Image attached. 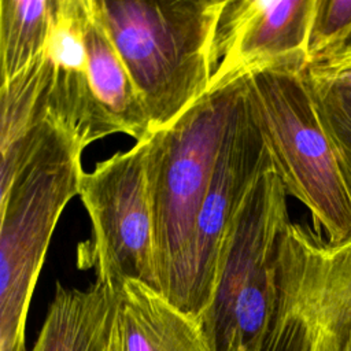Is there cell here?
Here are the masks:
<instances>
[{
	"instance_id": "6da1fadb",
	"label": "cell",
	"mask_w": 351,
	"mask_h": 351,
	"mask_svg": "<svg viewBox=\"0 0 351 351\" xmlns=\"http://www.w3.org/2000/svg\"><path fill=\"white\" fill-rule=\"evenodd\" d=\"M247 74L248 70L240 69L214 78L208 90L186 111L147 138L145 167L154 221L156 291L197 319V217L226 128L245 90Z\"/></svg>"
},
{
	"instance_id": "7a4b0ae2",
	"label": "cell",
	"mask_w": 351,
	"mask_h": 351,
	"mask_svg": "<svg viewBox=\"0 0 351 351\" xmlns=\"http://www.w3.org/2000/svg\"><path fill=\"white\" fill-rule=\"evenodd\" d=\"M84 148L48 114L0 149V351H26L29 304L58 219L80 193Z\"/></svg>"
},
{
	"instance_id": "3957f363",
	"label": "cell",
	"mask_w": 351,
	"mask_h": 351,
	"mask_svg": "<svg viewBox=\"0 0 351 351\" xmlns=\"http://www.w3.org/2000/svg\"><path fill=\"white\" fill-rule=\"evenodd\" d=\"M123 60L152 132L211 85V41L223 0H92Z\"/></svg>"
},
{
	"instance_id": "277c9868",
	"label": "cell",
	"mask_w": 351,
	"mask_h": 351,
	"mask_svg": "<svg viewBox=\"0 0 351 351\" xmlns=\"http://www.w3.org/2000/svg\"><path fill=\"white\" fill-rule=\"evenodd\" d=\"M303 71L251 70L245 96L287 195L310 211L317 233L343 245L351 241V180L321 122Z\"/></svg>"
},
{
	"instance_id": "5b68a950",
	"label": "cell",
	"mask_w": 351,
	"mask_h": 351,
	"mask_svg": "<svg viewBox=\"0 0 351 351\" xmlns=\"http://www.w3.org/2000/svg\"><path fill=\"white\" fill-rule=\"evenodd\" d=\"M287 192L273 171L250 191L221 251L211 302L200 322L213 351H261L277 299Z\"/></svg>"
},
{
	"instance_id": "8992f818",
	"label": "cell",
	"mask_w": 351,
	"mask_h": 351,
	"mask_svg": "<svg viewBox=\"0 0 351 351\" xmlns=\"http://www.w3.org/2000/svg\"><path fill=\"white\" fill-rule=\"evenodd\" d=\"M351 341V241L303 223L284 236L277 299L261 351H344Z\"/></svg>"
},
{
	"instance_id": "52a82bcc",
	"label": "cell",
	"mask_w": 351,
	"mask_h": 351,
	"mask_svg": "<svg viewBox=\"0 0 351 351\" xmlns=\"http://www.w3.org/2000/svg\"><path fill=\"white\" fill-rule=\"evenodd\" d=\"M147 140L119 151L82 174L80 193L92 237L80 245V267L119 292L126 281L156 291L154 221L147 184Z\"/></svg>"
},
{
	"instance_id": "ba28073f",
	"label": "cell",
	"mask_w": 351,
	"mask_h": 351,
	"mask_svg": "<svg viewBox=\"0 0 351 351\" xmlns=\"http://www.w3.org/2000/svg\"><path fill=\"white\" fill-rule=\"evenodd\" d=\"M270 169L271 160L244 90L226 128L197 217L195 300L199 319L213 298L223 243L250 191Z\"/></svg>"
},
{
	"instance_id": "9c48e42d",
	"label": "cell",
	"mask_w": 351,
	"mask_h": 351,
	"mask_svg": "<svg viewBox=\"0 0 351 351\" xmlns=\"http://www.w3.org/2000/svg\"><path fill=\"white\" fill-rule=\"evenodd\" d=\"M315 0H223L211 41V73L278 67L303 71Z\"/></svg>"
},
{
	"instance_id": "30bf717a",
	"label": "cell",
	"mask_w": 351,
	"mask_h": 351,
	"mask_svg": "<svg viewBox=\"0 0 351 351\" xmlns=\"http://www.w3.org/2000/svg\"><path fill=\"white\" fill-rule=\"evenodd\" d=\"M86 14L88 0H56L44 51L48 64V114L84 147L117 133L90 84L84 37Z\"/></svg>"
},
{
	"instance_id": "8fae6325",
	"label": "cell",
	"mask_w": 351,
	"mask_h": 351,
	"mask_svg": "<svg viewBox=\"0 0 351 351\" xmlns=\"http://www.w3.org/2000/svg\"><path fill=\"white\" fill-rule=\"evenodd\" d=\"M117 351H213L202 322L140 281L118 292Z\"/></svg>"
},
{
	"instance_id": "7c38bea8",
	"label": "cell",
	"mask_w": 351,
	"mask_h": 351,
	"mask_svg": "<svg viewBox=\"0 0 351 351\" xmlns=\"http://www.w3.org/2000/svg\"><path fill=\"white\" fill-rule=\"evenodd\" d=\"M118 292L96 280L88 289L58 284L32 351H107Z\"/></svg>"
},
{
	"instance_id": "4fadbf2b",
	"label": "cell",
	"mask_w": 351,
	"mask_h": 351,
	"mask_svg": "<svg viewBox=\"0 0 351 351\" xmlns=\"http://www.w3.org/2000/svg\"><path fill=\"white\" fill-rule=\"evenodd\" d=\"M84 37L90 84L104 114L117 133L129 134L136 143L147 140L152 134L151 122L130 74L96 14L92 0H88Z\"/></svg>"
},
{
	"instance_id": "5bb4252c",
	"label": "cell",
	"mask_w": 351,
	"mask_h": 351,
	"mask_svg": "<svg viewBox=\"0 0 351 351\" xmlns=\"http://www.w3.org/2000/svg\"><path fill=\"white\" fill-rule=\"evenodd\" d=\"M55 8L56 0H0L1 84L44 53Z\"/></svg>"
},
{
	"instance_id": "9a60e30c",
	"label": "cell",
	"mask_w": 351,
	"mask_h": 351,
	"mask_svg": "<svg viewBox=\"0 0 351 351\" xmlns=\"http://www.w3.org/2000/svg\"><path fill=\"white\" fill-rule=\"evenodd\" d=\"M321 122L335 144L351 180V93L332 80L303 71Z\"/></svg>"
},
{
	"instance_id": "2e32d148",
	"label": "cell",
	"mask_w": 351,
	"mask_h": 351,
	"mask_svg": "<svg viewBox=\"0 0 351 351\" xmlns=\"http://www.w3.org/2000/svg\"><path fill=\"white\" fill-rule=\"evenodd\" d=\"M348 47L351 0H315L307 45L308 64L324 62Z\"/></svg>"
},
{
	"instance_id": "e0dca14e",
	"label": "cell",
	"mask_w": 351,
	"mask_h": 351,
	"mask_svg": "<svg viewBox=\"0 0 351 351\" xmlns=\"http://www.w3.org/2000/svg\"><path fill=\"white\" fill-rule=\"evenodd\" d=\"M307 69L319 75H336L344 71H351V47L324 62L308 64Z\"/></svg>"
},
{
	"instance_id": "ac0fdd59",
	"label": "cell",
	"mask_w": 351,
	"mask_h": 351,
	"mask_svg": "<svg viewBox=\"0 0 351 351\" xmlns=\"http://www.w3.org/2000/svg\"><path fill=\"white\" fill-rule=\"evenodd\" d=\"M307 69V67H306ZM308 70V69H307ZM313 73V71H311ZM315 74V73H314ZM319 75V74H317ZM321 77H325V78H329L332 80L336 85H339L341 89L347 90L351 93V71H344V73H340V74H336V75H321Z\"/></svg>"
},
{
	"instance_id": "d6986e66",
	"label": "cell",
	"mask_w": 351,
	"mask_h": 351,
	"mask_svg": "<svg viewBox=\"0 0 351 351\" xmlns=\"http://www.w3.org/2000/svg\"><path fill=\"white\" fill-rule=\"evenodd\" d=\"M107 351H117V346H115V340H114V329H112V335H111V340H110Z\"/></svg>"
},
{
	"instance_id": "ffe728a7",
	"label": "cell",
	"mask_w": 351,
	"mask_h": 351,
	"mask_svg": "<svg viewBox=\"0 0 351 351\" xmlns=\"http://www.w3.org/2000/svg\"><path fill=\"white\" fill-rule=\"evenodd\" d=\"M344 351H351V341L348 343V346H347V348Z\"/></svg>"
}]
</instances>
